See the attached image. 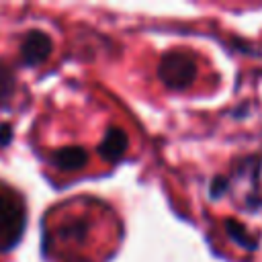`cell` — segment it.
Returning <instances> with one entry per match:
<instances>
[{
    "label": "cell",
    "instance_id": "4",
    "mask_svg": "<svg viewBox=\"0 0 262 262\" xmlns=\"http://www.w3.org/2000/svg\"><path fill=\"white\" fill-rule=\"evenodd\" d=\"M127 145H129V139H127V133L119 127H108L100 145H98V154L104 162H117L125 156L127 151Z\"/></svg>",
    "mask_w": 262,
    "mask_h": 262
},
{
    "label": "cell",
    "instance_id": "7",
    "mask_svg": "<svg viewBox=\"0 0 262 262\" xmlns=\"http://www.w3.org/2000/svg\"><path fill=\"white\" fill-rule=\"evenodd\" d=\"M14 90V80H12V74L4 68H0V106L6 104V98H10Z\"/></svg>",
    "mask_w": 262,
    "mask_h": 262
},
{
    "label": "cell",
    "instance_id": "3",
    "mask_svg": "<svg viewBox=\"0 0 262 262\" xmlns=\"http://www.w3.org/2000/svg\"><path fill=\"white\" fill-rule=\"evenodd\" d=\"M53 49V41L45 31L33 29L27 33L23 45H20V59L25 66H39L43 63Z\"/></svg>",
    "mask_w": 262,
    "mask_h": 262
},
{
    "label": "cell",
    "instance_id": "2",
    "mask_svg": "<svg viewBox=\"0 0 262 262\" xmlns=\"http://www.w3.org/2000/svg\"><path fill=\"white\" fill-rule=\"evenodd\" d=\"M27 223L25 207L18 196L0 194V250H10L23 237Z\"/></svg>",
    "mask_w": 262,
    "mask_h": 262
},
{
    "label": "cell",
    "instance_id": "1",
    "mask_svg": "<svg viewBox=\"0 0 262 262\" xmlns=\"http://www.w3.org/2000/svg\"><path fill=\"white\" fill-rule=\"evenodd\" d=\"M196 76V63L194 57L184 49H172L168 51L158 66V78L164 82V86L172 90H184L192 84Z\"/></svg>",
    "mask_w": 262,
    "mask_h": 262
},
{
    "label": "cell",
    "instance_id": "6",
    "mask_svg": "<svg viewBox=\"0 0 262 262\" xmlns=\"http://www.w3.org/2000/svg\"><path fill=\"white\" fill-rule=\"evenodd\" d=\"M225 231H227V235H229L235 244H239L242 248L256 250V237L250 235V233L246 231V227H244L242 223H237L235 219H227V221H225Z\"/></svg>",
    "mask_w": 262,
    "mask_h": 262
},
{
    "label": "cell",
    "instance_id": "9",
    "mask_svg": "<svg viewBox=\"0 0 262 262\" xmlns=\"http://www.w3.org/2000/svg\"><path fill=\"white\" fill-rule=\"evenodd\" d=\"M225 188H227V182H225L223 178H215L213 184H211V194H213V196H219Z\"/></svg>",
    "mask_w": 262,
    "mask_h": 262
},
{
    "label": "cell",
    "instance_id": "5",
    "mask_svg": "<svg viewBox=\"0 0 262 262\" xmlns=\"http://www.w3.org/2000/svg\"><path fill=\"white\" fill-rule=\"evenodd\" d=\"M88 162V151L80 145H68V147H61L53 154V164L61 170H80L84 168Z\"/></svg>",
    "mask_w": 262,
    "mask_h": 262
},
{
    "label": "cell",
    "instance_id": "8",
    "mask_svg": "<svg viewBox=\"0 0 262 262\" xmlns=\"http://www.w3.org/2000/svg\"><path fill=\"white\" fill-rule=\"evenodd\" d=\"M10 139H12V127L6 125V123H2L0 125V145H8Z\"/></svg>",
    "mask_w": 262,
    "mask_h": 262
}]
</instances>
